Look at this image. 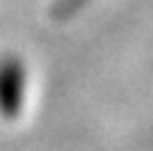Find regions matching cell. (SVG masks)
Masks as SVG:
<instances>
[{
    "mask_svg": "<svg viewBox=\"0 0 153 151\" xmlns=\"http://www.w3.org/2000/svg\"><path fill=\"white\" fill-rule=\"evenodd\" d=\"M24 84H26V70L22 60L14 55L0 58V113L5 117H14L22 110Z\"/></svg>",
    "mask_w": 153,
    "mask_h": 151,
    "instance_id": "1",
    "label": "cell"
}]
</instances>
